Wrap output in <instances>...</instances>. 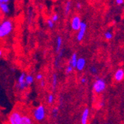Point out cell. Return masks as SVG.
<instances>
[{
  "label": "cell",
  "mask_w": 124,
  "mask_h": 124,
  "mask_svg": "<svg viewBox=\"0 0 124 124\" xmlns=\"http://www.w3.org/2000/svg\"><path fill=\"white\" fill-rule=\"evenodd\" d=\"M81 19L79 16H74L71 21V28L74 31H77L80 28V23H81Z\"/></svg>",
  "instance_id": "7"
},
{
  "label": "cell",
  "mask_w": 124,
  "mask_h": 124,
  "mask_svg": "<svg viewBox=\"0 0 124 124\" xmlns=\"http://www.w3.org/2000/svg\"><path fill=\"white\" fill-rule=\"evenodd\" d=\"M71 2L70 1H68L66 3H65V8H64V12H65V15H69L70 11H71Z\"/></svg>",
  "instance_id": "17"
},
{
  "label": "cell",
  "mask_w": 124,
  "mask_h": 124,
  "mask_svg": "<svg viewBox=\"0 0 124 124\" xmlns=\"http://www.w3.org/2000/svg\"><path fill=\"white\" fill-rule=\"evenodd\" d=\"M14 24L12 19H5L0 23V39L8 37L14 31Z\"/></svg>",
  "instance_id": "1"
},
{
  "label": "cell",
  "mask_w": 124,
  "mask_h": 124,
  "mask_svg": "<svg viewBox=\"0 0 124 124\" xmlns=\"http://www.w3.org/2000/svg\"><path fill=\"white\" fill-rule=\"evenodd\" d=\"M25 75L26 74L25 72H22L18 78L17 83H16V88L18 90H19V91H23V90H25L28 88V85L26 84L25 80Z\"/></svg>",
  "instance_id": "5"
},
{
  "label": "cell",
  "mask_w": 124,
  "mask_h": 124,
  "mask_svg": "<svg viewBox=\"0 0 124 124\" xmlns=\"http://www.w3.org/2000/svg\"><path fill=\"white\" fill-rule=\"evenodd\" d=\"M56 52L58 53L60 49L62 48V39L60 36H58L57 37V41H56Z\"/></svg>",
  "instance_id": "12"
},
{
  "label": "cell",
  "mask_w": 124,
  "mask_h": 124,
  "mask_svg": "<svg viewBox=\"0 0 124 124\" xmlns=\"http://www.w3.org/2000/svg\"><path fill=\"white\" fill-rule=\"evenodd\" d=\"M86 30H87L86 23L85 22H81L80 28H79V30L77 31L78 33H77V39L78 42H81L83 39L85 34L86 33Z\"/></svg>",
  "instance_id": "6"
},
{
  "label": "cell",
  "mask_w": 124,
  "mask_h": 124,
  "mask_svg": "<svg viewBox=\"0 0 124 124\" xmlns=\"http://www.w3.org/2000/svg\"><path fill=\"white\" fill-rule=\"evenodd\" d=\"M77 61V55L76 53H74L71 55V59L69 60V65H71L74 68V69H75Z\"/></svg>",
  "instance_id": "13"
},
{
  "label": "cell",
  "mask_w": 124,
  "mask_h": 124,
  "mask_svg": "<svg viewBox=\"0 0 124 124\" xmlns=\"http://www.w3.org/2000/svg\"><path fill=\"white\" fill-rule=\"evenodd\" d=\"M10 1V0H0V3H2V2H6V3H8Z\"/></svg>",
  "instance_id": "31"
},
{
  "label": "cell",
  "mask_w": 124,
  "mask_h": 124,
  "mask_svg": "<svg viewBox=\"0 0 124 124\" xmlns=\"http://www.w3.org/2000/svg\"><path fill=\"white\" fill-rule=\"evenodd\" d=\"M40 81V87L41 88H45L46 87V81L44 80V79H42L41 80H39Z\"/></svg>",
  "instance_id": "25"
},
{
  "label": "cell",
  "mask_w": 124,
  "mask_h": 124,
  "mask_svg": "<svg viewBox=\"0 0 124 124\" xmlns=\"http://www.w3.org/2000/svg\"><path fill=\"white\" fill-rule=\"evenodd\" d=\"M52 20H53V22H57L58 20H59V15L57 14H54L53 15H52V17L51 18Z\"/></svg>",
  "instance_id": "23"
},
{
  "label": "cell",
  "mask_w": 124,
  "mask_h": 124,
  "mask_svg": "<svg viewBox=\"0 0 124 124\" xmlns=\"http://www.w3.org/2000/svg\"><path fill=\"white\" fill-rule=\"evenodd\" d=\"M124 78V70L123 69H117L114 74V80L117 83H120L123 80Z\"/></svg>",
  "instance_id": "8"
},
{
  "label": "cell",
  "mask_w": 124,
  "mask_h": 124,
  "mask_svg": "<svg viewBox=\"0 0 124 124\" xmlns=\"http://www.w3.org/2000/svg\"><path fill=\"white\" fill-rule=\"evenodd\" d=\"M0 10L5 14H8L10 13V6L8 3L6 2H2L0 3Z\"/></svg>",
  "instance_id": "11"
},
{
  "label": "cell",
  "mask_w": 124,
  "mask_h": 124,
  "mask_svg": "<svg viewBox=\"0 0 124 124\" xmlns=\"http://www.w3.org/2000/svg\"><path fill=\"white\" fill-rule=\"evenodd\" d=\"M31 123H33V120L30 117L27 115H25V116L22 115L21 124H31Z\"/></svg>",
  "instance_id": "16"
},
{
  "label": "cell",
  "mask_w": 124,
  "mask_h": 124,
  "mask_svg": "<svg viewBox=\"0 0 124 124\" xmlns=\"http://www.w3.org/2000/svg\"><path fill=\"white\" fill-rule=\"evenodd\" d=\"M48 103L49 104H53L54 102V96L52 94H49L48 96Z\"/></svg>",
  "instance_id": "21"
},
{
  "label": "cell",
  "mask_w": 124,
  "mask_h": 124,
  "mask_svg": "<svg viewBox=\"0 0 124 124\" xmlns=\"http://www.w3.org/2000/svg\"><path fill=\"white\" fill-rule=\"evenodd\" d=\"M25 80L26 84L28 85V86H29V85H31L33 83V81H34V77H33L31 74H28V75H25Z\"/></svg>",
  "instance_id": "15"
},
{
  "label": "cell",
  "mask_w": 124,
  "mask_h": 124,
  "mask_svg": "<svg viewBox=\"0 0 124 124\" xmlns=\"http://www.w3.org/2000/svg\"><path fill=\"white\" fill-rule=\"evenodd\" d=\"M106 88V83L103 78H97L93 84L94 92L96 94L103 93Z\"/></svg>",
  "instance_id": "3"
},
{
  "label": "cell",
  "mask_w": 124,
  "mask_h": 124,
  "mask_svg": "<svg viewBox=\"0 0 124 124\" xmlns=\"http://www.w3.org/2000/svg\"><path fill=\"white\" fill-rule=\"evenodd\" d=\"M85 65H86L85 60L84 58H83V57H80V58L77 59V63H76V66H75V69L77 71H82L85 69Z\"/></svg>",
  "instance_id": "9"
},
{
  "label": "cell",
  "mask_w": 124,
  "mask_h": 124,
  "mask_svg": "<svg viewBox=\"0 0 124 124\" xmlns=\"http://www.w3.org/2000/svg\"><path fill=\"white\" fill-rule=\"evenodd\" d=\"M2 51L0 50V59H1V57H2Z\"/></svg>",
  "instance_id": "32"
},
{
  "label": "cell",
  "mask_w": 124,
  "mask_h": 124,
  "mask_svg": "<svg viewBox=\"0 0 124 124\" xmlns=\"http://www.w3.org/2000/svg\"><path fill=\"white\" fill-rule=\"evenodd\" d=\"M86 82H87V79H86V77H82V78L80 79V83H81L82 84H85Z\"/></svg>",
  "instance_id": "27"
},
{
  "label": "cell",
  "mask_w": 124,
  "mask_h": 124,
  "mask_svg": "<svg viewBox=\"0 0 124 124\" xmlns=\"http://www.w3.org/2000/svg\"><path fill=\"white\" fill-rule=\"evenodd\" d=\"M46 117V110L44 106L40 105L37 106L33 111V117L35 121L41 123L43 122Z\"/></svg>",
  "instance_id": "2"
},
{
  "label": "cell",
  "mask_w": 124,
  "mask_h": 124,
  "mask_svg": "<svg viewBox=\"0 0 124 124\" xmlns=\"http://www.w3.org/2000/svg\"><path fill=\"white\" fill-rule=\"evenodd\" d=\"M104 37L107 40H110L113 38V33H112L111 31H107L105 33H104Z\"/></svg>",
  "instance_id": "18"
},
{
  "label": "cell",
  "mask_w": 124,
  "mask_h": 124,
  "mask_svg": "<svg viewBox=\"0 0 124 124\" xmlns=\"http://www.w3.org/2000/svg\"><path fill=\"white\" fill-rule=\"evenodd\" d=\"M22 114L18 111H14L10 113L8 117V122L10 124H21Z\"/></svg>",
  "instance_id": "4"
},
{
  "label": "cell",
  "mask_w": 124,
  "mask_h": 124,
  "mask_svg": "<svg viewBox=\"0 0 124 124\" xmlns=\"http://www.w3.org/2000/svg\"><path fill=\"white\" fill-rule=\"evenodd\" d=\"M47 25H48V27L50 29H53L54 28V22H53V20L51 19H47Z\"/></svg>",
  "instance_id": "20"
},
{
  "label": "cell",
  "mask_w": 124,
  "mask_h": 124,
  "mask_svg": "<svg viewBox=\"0 0 124 124\" xmlns=\"http://www.w3.org/2000/svg\"><path fill=\"white\" fill-rule=\"evenodd\" d=\"M116 4L117 5H121L123 4V2H124V0H116Z\"/></svg>",
  "instance_id": "29"
},
{
  "label": "cell",
  "mask_w": 124,
  "mask_h": 124,
  "mask_svg": "<svg viewBox=\"0 0 124 124\" xmlns=\"http://www.w3.org/2000/svg\"><path fill=\"white\" fill-rule=\"evenodd\" d=\"M90 71H91V73L92 74L95 75L97 73V68L95 66H92V67L90 68Z\"/></svg>",
  "instance_id": "24"
},
{
  "label": "cell",
  "mask_w": 124,
  "mask_h": 124,
  "mask_svg": "<svg viewBox=\"0 0 124 124\" xmlns=\"http://www.w3.org/2000/svg\"><path fill=\"white\" fill-rule=\"evenodd\" d=\"M58 114H59V108H57V107H54L52 111H51V115H52V117L54 118H57V116H58Z\"/></svg>",
  "instance_id": "19"
},
{
  "label": "cell",
  "mask_w": 124,
  "mask_h": 124,
  "mask_svg": "<svg viewBox=\"0 0 124 124\" xmlns=\"http://www.w3.org/2000/svg\"><path fill=\"white\" fill-rule=\"evenodd\" d=\"M104 105H105V103H104V102L103 101H100V102L99 103V107H100V108H102L103 106H104Z\"/></svg>",
  "instance_id": "30"
},
{
  "label": "cell",
  "mask_w": 124,
  "mask_h": 124,
  "mask_svg": "<svg viewBox=\"0 0 124 124\" xmlns=\"http://www.w3.org/2000/svg\"><path fill=\"white\" fill-rule=\"evenodd\" d=\"M76 8H77V10H80V9L82 8V4H81L80 2H77V3L76 4Z\"/></svg>",
  "instance_id": "28"
},
{
  "label": "cell",
  "mask_w": 124,
  "mask_h": 124,
  "mask_svg": "<svg viewBox=\"0 0 124 124\" xmlns=\"http://www.w3.org/2000/svg\"><path fill=\"white\" fill-rule=\"evenodd\" d=\"M89 113H90V111L88 108H85L83 110V114H82V117H81V123L82 124H87L88 123Z\"/></svg>",
  "instance_id": "10"
},
{
  "label": "cell",
  "mask_w": 124,
  "mask_h": 124,
  "mask_svg": "<svg viewBox=\"0 0 124 124\" xmlns=\"http://www.w3.org/2000/svg\"><path fill=\"white\" fill-rule=\"evenodd\" d=\"M73 71H74V68H73L71 65H68V66L66 67V69H65V73H66L67 74H71Z\"/></svg>",
  "instance_id": "22"
},
{
  "label": "cell",
  "mask_w": 124,
  "mask_h": 124,
  "mask_svg": "<svg viewBox=\"0 0 124 124\" xmlns=\"http://www.w3.org/2000/svg\"><path fill=\"white\" fill-rule=\"evenodd\" d=\"M57 84H58V77H57V74H56V73H54L53 76H52V88H53L54 90H55L56 88H57Z\"/></svg>",
  "instance_id": "14"
},
{
  "label": "cell",
  "mask_w": 124,
  "mask_h": 124,
  "mask_svg": "<svg viewBox=\"0 0 124 124\" xmlns=\"http://www.w3.org/2000/svg\"><path fill=\"white\" fill-rule=\"evenodd\" d=\"M36 79L37 80H41L42 79H43V74H37V76H36Z\"/></svg>",
  "instance_id": "26"
}]
</instances>
